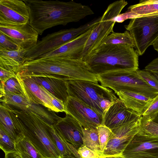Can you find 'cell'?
<instances>
[{"label": "cell", "instance_id": "25", "mask_svg": "<svg viewBox=\"0 0 158 158\" xmlns=\"http://www.w3.org/2000/svg\"><path fill=\"white\" fill-rule=\"evenodd\" d=\"M0 127L15 140L21 133L17 127L6 106L0 105Z\"/></svg>", "mask_w": 158, "mask_h": 158}, {"label": "cell", "instance_id": "37", "mask_svg": "<svg viewBox=\"0 0 158 158\" xmlns=\"http://www.w3.org/2000/svg\"><path fill=\"white\" fill-rule=\"evenodd\" d=\"M1 82L5 83L10 78L16 76L15 73L0 67Z\"/></svg>", "mask_w": 158, "mask_h": 158}, {"label": "cell", "instance_id": "34", "mask_svg": "<svg viewBox=\"0 0 158 158\" xmlns=\"http://www.w3.org/2000/svg\"><path fill=\"white\" fill-rule=\"evenodd\" d=\"M137 71L138 74L150 85L158 91V79L150 71L139 69Z\"/></svg>", "mask_w": 158, "mask_h": 158}, {"label": "cell", "instance_id": "17", "mask_svg": "<svg viewBox=\"0 0 158 158\" xmlns=\"http://www.w3.org/2000/svg\"><path fill=\"white\" fill-rule=\"evenodd\" d=\"M141 116L127 108L119 98L109 108L103 118L102 125L110 129L139 118Z\"/></svg>", "mask_w": 158, "mask_h": 158}, {"label": "cell", "instance_id": "10", "mask_svg": "<svg viewBox=\"0 0 158 158\" xmlns=\"http://www.w3.org/2000/svg\"><path fill=\"white\" fill-rule=\"evenodd\" d=\"M139 119L111 129L112 132L103 154L122 155L127 147L139 131Z\"/></svg>", "mask_w": 158, "mask_h": 158}, {"label": "cell", "instance_id": "15", "mask_svg": "<svg viewBox=\"0 0 158 158\" xmlns=\"http://www.w3.org/2000/svg\"><path fill=\"white\" fill-rule=\"evenodd\" d=\"M0 32L10 38L20 48L27 52L36 44L39 35L29 23L19 26L0 25Z\"/></svg>", "mask_w": 158, "mask_h": 158}, {"label": "cell", "instance_id": "1", "mask_svg": "<svg viewBox=\"0 0 158 158\" xmlns=\"http://www.w3.org/2000/svg\"><path fill=\"white\" fill-rule=\"evenodd\" d=\"M28 7L29 25L41 35L46 30L77 22L94 13L88 5L69 2L24 0Z\"/></svg>", "mask_w": 158, "mask_h": 158}, {"label": "cell", "instance_id": "31", "mask_svg": "<svg viewBox=\"0 0 158 158\" xmlns=\"http://www.w3.org/2000/svg\"><path fill=\"white\" fill-rule=\"evenodd\" d=\"M0 148L5 154L17 151L15 140L0 127Z\"/></svg>", "mask_w": 158, "mask_h": 158}, {"label": "cell", "instance_id": "41", "mask_svg": "<svg viewBox=\"0 0 158 158\" xmlns=\"http://www.w3.org/2000/svg\"><path fill=\"white\" fill-rule=\"evenodd\" d=\"M104 158H124L123 155H111L109 156Z\"/></svg>", "mask_w": 158, "mask_h": 158}, {"label": "cell", "instance_id": "19", "mask_svg": "<svg viewBox=\"0 0 158 158\" xmlns=\"http://www.w3.org/2000/svg\"><path fill=\"white\" fill-rule=\"evenodd\" d=\"M36 82L41 85L64 104L69 97L66 85L68 80L48 75L30 77Z\"/></svg>", "mask_w": 158, "mask_h": 158}, {"label": "cell", "instance_id": "13", "mask_svg": "<svg viewBox=\"0 0 158 158\" xmlns=\"http://www.w3.org/2000/svg\"><path fill=\"white\" fill-rule=\"evenodd\" d=\"M29 14L23 0H0V25H23L29 23Z\"/></svg>", "mask_w": 158, "mask_h": 158}, {"label": "cell", "instance_id": "21", "mask_svg": "<svg viewBox=\"0 0 158 158\" xmlns=\"http://www.w3.org/2000/svg\"><path fill=\"white\" fill-rule=\"evenodd\" d=\"M26 52L20 48L9 51L0 47V67L15 73L25 62Z\"/></svg>", "mask_w": 158, "mask_h": 158}, {"label": "cell", "instance_id": "38", "mask_svg": "<svg viewBox=\"0 0 158 158\" xmlns=\"http://www.w3.org/2000/svg\"><path fill=\"white\" fill-rule=\"evenodd\" d=\"M144 70L149 71H158V57L149 63Z\"/></svg>", "mask_w": 158, "mask_h": 158}, {"label": "cell", "instance_id": "27", "mask_svg": "<svg viewBox=\"0 0 158 158\" xmlns=\"http://www.w3.org/2000/svg\"><path fill=\"white\" fill-rule=\"evenodd\" d=\"M82 130L83 132V144L82 146H85L97 153L103 154L101 149L97 128L87 129L82 127Z\"/></svg>", "mask_w": 158, "mask_h": 158}, {"label": "cell", "instance_id": "42", "mask_svg": "<svg viewBox=\"0 0 158 158\" xmlns=\"http://www.w3.org/2000/svg\"><path fill=\"white\" fill-rule=\"evenodd\" d=\"M150 72L158 79V71H150Z\"/></svg>", "mask_w": 158, "mask_h": 158}, {"label": "cell", "instance_id": "7", "mask_svg": "<svg viewBox=\"0 0 158 158\" xmlns=\"http://www.w3.org/2000/svg\"><path fill=\"white\" fill-rule=\"evenodd\" d=\"M100 20V18H98L77 28L61 30L48 34L26 52L25 55V62L34 60L76 38L94 27Z\"/></svg>", "mask_w": 158, "mask_h": 158}, {"label": "cell", "instance_id": "2", "mask_svg": "<svg viewBox=\"0 0 158 158\" xmlns=\"http://www.w3.org/2000/svg\"><path fill=\"white\" fill-rule=\"evenodd\" d=\"M15 73L21 77L50 75L68 80L98 82L97 75L88 69L83 60L62 56L26 61Z\"/></svg>", "mask_w": 158, "mask_h": 158}, {"label": "cell", "instance_id": "18", "mask_svg": "<svg viewBox=\"0 0 158 158\" xmlns=\"http://www.w3.org/2000/svg\"><path fill=\"white\" fill-rule=\"evenodd\" d=\"M65 140L77 150L83 144L82 126L68 114L53 125Z\"/></svg>", "mask_w": 158, "mask_h": 158}, {"label": "cell", "instance_id": "28", "mask_svg": "<svg viewBox=\"0 0 158 158\" xmlns=\"http://www.w3.org/2000/svg\"><path fill=\"white\" fill-rule=\"evenodd\" d=\"M109 44H126L133 48L135 47L133 38L127 30L123 33H111L102 41L100 45Z\"/></svg>", "mask_w": 158, "mask_h": 158}, {"label": "cell", "instance_id": "5", "mask_svg": "<svg viewBox=\"0 0 158 158\" xmlns=\"http://www.w3.org/2000/svg\"><path fill=\"white\" fill-rule=\"evenodd\" d=\"M66 83L69 96L83 102L102 118L110 107L118 98L112 90L98 82L70 79Z\"/></svg>", "mask_w": 158, "mask_h": 158}, {"label": "cell", "instance_id": "3", "mask_svg": "<svg viewBox=\"0 0 158 158\" xmlns=\"http://www.w3.org/2000/svg\"><path fill=\"white\" fill-rule=\"evenodd\" d=\"M139 56L134 48L128 45L101 44L84 61L88 69L97 75L117 70H137Z\"/></svg>", "mask_w": 158, "mask_h": 158}, {"label": "cell", "instance_id": "40", "mask_svg": "<svg viewBox=\"0 0 158 158\" xmlns=\"http://www.w3.org/2000/svg\"><path fill=\"white\" fill-rule=\"evenodd\" d=\"M152 45L154 49L158 52V39L155 41Z\"/></svg>", "mask_w": 158, "mask_h": 158}, {"label": "cell", "instance_id": "35", "mask_svg": "<svg viewBox=\"0 0 158 158\" xmlns=\"http://www.w3.org/2000/svg\"><path fill=\"white\" fill-rule=\"evenodd\" d=\"M0 47L9 51L19 49V46L7 36L0 32Z\"/></svg>", "mask_w": 158, "mask_h": 158}, {"label": "cell", "instance_id": "22", "mask_svg": "<svg viewBox=\"0 0 158 158\" xmlns=\"http://www.w3.org/2000/svg\"><path fill=\"white\" fill-rule=\"evenodd\" d=\"M25 85L35 97L40 101L44 107L57 112L52 103L53 95L30 77H21Z\"/></svg>", "mask_w": 158, "mask_h": 158}, {"label": "cell", "instance_id": "23", "mask_svg": "<svg viewBox=\"0 0 158 158\" xmlns=\"http://www.w3.org/2000/svg\"><path fill=\"white\" fill-rule=\"evenodd\" d=\"M49 130L53 141L62 158H81L77 150L65 140L53 125L49 126Z\"/></svg>", "mask_w": 158, "mask_h": 158}, {"label": "cell", "instance_id": "20", "mask_svg": "<svg viewBox=\"0 0 158 158\" xmlns=\"http://www.w3.org/2000/svg\"><path fill=\"white\" fill-rule=\"evenodd\" d=\"M116 94L127 108L141 116L148 109L154 98L128 90L120 91Z\"/></svg>", "mask_w": 158, "mask_h": 158}, {"label": "cell", "instance_id": "8", "mask_svg": "<svg viewBox=\"0 0 158 158\" xmlns=\"http://www.w3.org/2000/svg\"><path fill=\"white\" fill-rule=\"evenodd\" d=\"M128 4L124 0L116 1L110 4L101 17L99 23L92 28L83 50L82 59H85L100 46L102 41L109 34L114 32L115 22L114 19L118 15Z\"/></svg>", "mask_w": 158, "mask_h": 158}, {"label": "cell", "instance_id": "4", "mask_svg": "<svg viewBox=\"0 0 158 158\" xmlns=\"http://www.w3.org/2000/svg\"><path fill=\"white\" fill-rule=\"evenodd\" d=\"M6 105L19 131L44 158H62L50 135V124L35 113Z\"/></svg>", "mask_w": 158, "mask_h": 158}, {"label": "cell", "instance_id": "33", "mask_svg": "<svg viewBox=\"0 0 158 158\" xmlns=\"http://www.w3.org/2000/svg\"><path fill=\"white\" fill-rule=\"evenodd\" d=\"M158 114V95L154 98L148 108L142 115L144 118L153 120Z\"/></svg>", "mask_w": 158, "mask_h": 158}, {"label": "cell", "instance_id": "16", "mask_svg": "<svg viewBox=\"0 0 158 158\" xmlns=\"http://www.w3.org/2000/svg\"><path fill=\"white\" fill-rule=\"evenodd\" d=\"M93 28L56 49L44 54L35 60H42L56 56L64 57L72 59L82 60V56L85 45Z\"/></svg>", "mask_w": 158, "mask_h": 158}, {"label": "cell", "instance_id": "36", "mask_svg": "<svg viewBox=\"0 0 158 158\" xmlns=\"http://www.w3.org/2000/svg\"><path fill=\"white\" fill-rule=\"evenodd\" d=\"M77 151L81 158H104L109 156L97 153L85 146L80 147Z\"/></svg>", "mask_w": 158, "mask_h": 158}, {"label": "cell", "instance_id": "12", "mask_svg": "<svg viewBox=\"0 0 158 158\" xmlns=\"http://www.w3.org/2000/svg\"><path fill=\"white\" fill-rule=\"evenodd\" d=\"M0 102L17 109L35 113L52 125H54L61 118L55 112L44 106L32 103L24 94L5 93L0 98Z\"/></svg>", "mask_w": 158, "mask_h": 158}, {"label": "cell", "instance_id": "26", "mask_svg": "<svg viewBox=\"0 0 158 158\" xmlns=\"http://www.w3.org/2000/svg\"><path fill=\"white\" fill-rule=\"evenodd\" d=\"M127 11L142 16L158 15V0H140L138 3L129 6Z\"/></svg>", "mask_w": 158, "mask_h": 158}, {"label": "cell", "instance_id": "43", "mask_svg": "<svg viewBox=\"0 0 158 158\" xmlns=\"http://www.w3.org/2000/svg\"><path fill=\"white\" fill-rule=\"evenodd\" d=\"M153 121L158 123V114Z\"/></svg>", "mask_w": 158, "mask_h": 158}, {"label": "cell", "instance_id": "29", "mask_svg": "<svg viewBox=\"0 0 158 158\" xmlns=\"http://www.w3.org/2000/svg\"><path fill=\"white\" fill-rule=\"evenodd\" d=\"M16 74V77H11L5 82L4 85L5 93L24 94L27 98L28 94L23 80L19 75Z\"/></svg>", "mask_w": 158, "mask_h": 158}, {"label": "cell", "instance_id": "11", "mask_svg": "<svg viewBox=\"0 0 158 158\" xmlns=\"http://www.w3.org/2000/svg\"><path fill=\"white\" fill-rule=\"evenodd\" d=\"M64 105L66 114L73 117L83 128L95 129L102 125L103 118L80 100L69 96Z\"/></svg>", "mask_w": 158, "mask_h": 158}, {"label": "cell", "instance_id": "24", "mask_svg": "<svg viewBox=\"0 0 158 158\" xmlns=\"http://www.w3.org/2000/svg\"><path fill=\"white\" fill-rule=\"evenodd\" d=\"M15 143L16 150L23 158H44L22 132L18 135Z\"/></svg>", "mask_w": 158, "mask_h": 158}, {"label": "cell", "instance_id": "14", "mask_svg": "<svg viewBox=\"0 0 158 158\" xmlns=\"http://www.w3.org/2000/svg\"><path fill=\"white\" fill-rule=\"evenodd\" d=\"M124 158H158V137L138 132L122 153Z\"/></svg>", "mask_w": 158, "mask_h": 158}, {"label": "cell", "instance_id": "39", "mask_svg": "<svg viewBox=\"0 0 158 158\" xmlns=\"http://www.w3.org/2000/svg\"><path fill=\"white\" fill-rule=\"evenodd\" d=\"M5 154L4 158H23L17 151L10 152Z\"/></svg>", "mask_w": 158, "mask_h": 158}, {"label": "cell", "instance_id": "30", "mask_svg": "<svg viewBox=\"0 0 158 158\" xmlns=\"http://www.w3.org/2000/svg\"><path fill=\"white\" fill-rule=\"evenodd\" d=\"M138 132L147 136L158 137V123L141 116Z\"/></svg>", "mask_w": 158, "mask_h": 158}, {"label": "cell", "instance_id": "32", "mask_svg": "<svg viewBox=\"0 0 158 158\" xmlns=\"http://www.w3.org/2000/svg\"><path fill=\"white\" fill-rule=\"evenodd\" d=\"M97 129L98 132L101 149L103 154L109 140L112 131L111 129L102 125L97 127Z\"/></svg>", "mask_w": 158, "mask_h": 158}, {"label": "cell", "instance_id": "9", "mask_svg": "<svg viewBox=\"0 0 158 158\" xmlns=\"http://www.w3.org/2000/svg\"><path fill=\"white\" fill-rule=\"evenodd\" d=\"M124 27L133 39L136 51L141 56L158 39V15L131 19Z\"/></svg>", "mask_w": 158, "mask_h": 158}, {"label": "cell", "instance_id": "6", "mask_svg": "<svg viewBox=\"0 0 158 158\" xmlns=\"http://www.w3.org/2000/svg\"><path fill=\"white\" fill-rule=\"evenodd\" d=\"M97 76L101 85L110 89L115 94L120 91L128 90L152 98L158 95V91L150 85L137 70H117Z\"/></svg>", "mask_w": 158, "mask_h": 158}]
</instances>
